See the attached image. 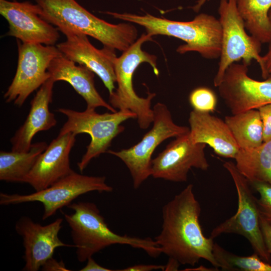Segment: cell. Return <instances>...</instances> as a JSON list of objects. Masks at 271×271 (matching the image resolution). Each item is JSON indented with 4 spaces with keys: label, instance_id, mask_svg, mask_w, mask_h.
<instances>
[{
    "label": "cell",
    "instance_id": "obj_3",
    "mask_svg": "<svg viewBox=\"0 0 271 271\" xmlns=\"http://www.w3.org/2000/svg\"><path fill=\"white\" fill-rule=\"evenodd\" d=\"M73 213H63L71 229V235L76 248L77 259L80 262L114 244L128 245L141 249L148 255L156 257L162 252L154 240L120 235L113 232L108 226L97 206L89 202H79L68 206Z\"/></svg>",
    "mask_w": 271,
    "mask_h": 271
},
{
    "label": "cell",
    "instance_id": "obj_13",
    "mask_svg": "<svg viewBox=\"0 0 271 271\" xmlns=\"http://www.w3.org/2000/svg\"><path fill=\"white\" fill-rule=\"evenodd\" d=\"M152 160L151 176L174 182L187 180L190 170H207L209 164L205 153L206 145L194 143L190 132L177 137Z\"/></svg>",
    "mask_w": 271,
    "mask_h": 271
},
{
    "label": "cell",
    "instance_id": "obj_24",
    "mask_svg": "<svg viewBox=\"0 0 271 271\" xmlns=\"http://www.w3.org/2000/svg\"><path fill=\"white\" fill-rule=\"evenodd\" d=\"M236 4L246 30L261 44L268 43L271 39V0H236Z\"/></svg>",
    "mask_w": 271,
    "mask_h": 271
},
{
    "label": "cell",
    "instance_id": "obj_21",
    "mask_svg": "<svg viewBox=\"0 0 271 271\" xmlns=\"http://www.w3.org/2000/svg\"><path fill=\"white\" fill-rule=\"evenodd\" d=\"M234 159L237 169L249 182L271 184V140L254 148L239 149Z\"/></svg>",
    "mask_w": 271,
    "mask_h": 271
},
{
    "label": "cell",
    "instance_id": "obj_31",
    "mask_svg": "<svg viewBox=\"0 0 271 271\" xmlns=\"http://www.w3.org/2000/svg\"><path fill=\"white\" fill-rule=\"evenodd\" d=\"M165 265L136 264L128 266L120 270L122 271H151L153 270H164Z\"/></svg>",
    "mask_w": 271,
    "mask_h": 271
},
{
    "label": "cell",
    "instance_id": "obj_28",
    "mask_svg": "<svg viewBox=\"0 0 271 271\" xmlns=\"http://www.w3.org/2000/svg\"><path fill=\"white\" fill-rule=\"evenodd\" d=\"M262 121L263 142L271 140V103L258 109Z\"/></svg>",
    "mask_w": 271,
    "mask_h": 271
},
{
    "label": "cell",
    "instance_id": "obj_12",
    "mask_svg": "<svg viewBox=\"0 0 271 271\" xmlns=\"http://www.w3.org/2000/svg\"><path fill=\"white\" fill-rule=\"evenodd\" d=\"M248 66L233 63L217 87L220 96L232 114L271 103V75L263 81L248 75Z\"/></svg>",
    "mask_w": 271,
    "mask_h": 271
},
{
    "label": "cell",
    "instance_id": "obj_1",
    "mask_svg": "<svg viewBox=\"0 0 271 271\" xmlns=\"http://www.w3.org/2000/svg\"><path fill=\"white\" fill-rule=\"evenodd\" d=\"M201 211L193 185L189 184L163 206L162 229L154 240L162 253L180 265H194L204 259L218 268L213 239L204 235L200 223Z\"/></svg>",
    "mask_w": 271,
    "mask_h": 271
},
{
    "label": "cell",
    "instance_id": "obj_30",
    "mask_svg": "<svg viewBox=\"0 0 271 271\" xmlns=\"http://www.w3.org/2000/svg\"><path fill=\"white\" fill-rule=\"evenodd\" d=\"M41 268L42 270L47 271L69 270L66 267L62 260L58 261L53 257L48 260Z\"/></svg>",
    "mask_w": 271,
    "mask_h": 271
},
{
    "label": "cell",
    "instance_id": "obj_14",
    "mask_svg": "<svg viewBox=\"0 0 271 271\" xmlns=\"http://www.w3.org/2000/svg\"><path fill=\"white\" fill-rule=\"evenodd\" d=\"M38 4L29 2L0 0V13L7 21V36H13L23 43L54 45L60 38L57 28L39 15Z\"/></svg>",
    "mask_w": 271,
    "mask_h": 271
},
{
    "label": "cell",
    "instance_id": "obj_8",
    "mask_svg": "<svg viewBox=\"0 0 271 271\" xmlns=\"http://www.w3.org/2000/svg\"><path fill=\"white\" fill-rule=\"evenodd\" d=\"M152 128L137 144L119 151L108 150L107 153L120 159L131 176L133 188L138 189L152 173V156L157 147L170 138L186 134L190 128L176 124L167 106L158 102L153 108Z\"/></svg>",
    "mask_w": 271,
    "mask_h": 271
},
{
    "label": "cell",
    "instance_id": "obj_4",
    "mask_svg": "<svg viewBox=\"0 0 271 271\" xmlns=\"http://www.w3.org/2000/svg\"><path fill=\"white\" fill-rule=\"evenodd\" d=\"M106 14L115 19L136 23L144 27L152 36L166 35L179 39L185 44L180 45L179 54L197 52L207 59L219 58L221 53L222 28L219 19L202 13L187 22L173 21L146 14L144 16L110 12Z\"/></svg>",
    "mask_w": 271,
    "mask_h": 271
},
{
    "label": "cell",
    "instance_id": "obj_34",
    "mask_svg": "<svg viewBox=\"0 0 271 271\" xmlns=\"http://www.w3.org/2000/svg\"><path fill=\"white\" fill-rule=\"evenodd\" d=\"M180 265L177 261L169 259L168 263L165 265V270H177Z\"/></svg>",
    "mask_w": 271,
    "mask_h": 271
},
{
    "label": "cell",
    "instance_id": "obj_16",
    "mask_svg": "<svg viewBox=\"0 0 271 271\" xmlns=\"http://www.w3.org/2000/svg\"><path fill=\"white\" fill-rule=\"evenodd\" d=\"M66 40L57 45L61 53L68 59L83 65L101 80L109 94L116 89L115 49L104 46L98 49L89 42L87 36L76 33L65 35Z\"/></svg>",
    "mask_w": 271,
    "mask_h": 271
},
{
    "label": "cell",
    "instance_id": "obj_17",
    "mask_svg": "<svg viewBox=\"0 0 271 271\" xmlns=\"http://www.w3.org/2000/svg\"><path fill=\"white\" fill-rule=\"evenodd\" d=\"M76 136L72 132L58 134L40 155L23 183L29 184L38 191L73 171L70 167L69 157Z\"/></svg>",
    "mask_w": 271,
    "mask_h": 271
},
{
    "label": "cell",
    "instance_id": "obj_33",
    "mask_svg": "<svg viewBox=\"0 0 271 271\" xmlns=\"http://www.w3.org/2000/svg\"><path fill=\"white\" fill-rule=\"evenodd\" d=\"M268 49L266 54L263 56L264 66L267 74L271 75V39L268 43Z\"/></svg>",
    "mask_w": 271,
    "mask_h": 271
},
{
    "label": "cell",
    "instance_id": "obj_29",
    "mask_svg": "<svg viewBox=\"0 0 271 271\" xmlns=\"http://www.w3.org/2000/svg\"><path fill=\"white\" fill-rule=\"evenodd\" d=\"M260 226L263 240L269 253L271 254V225L259 216Z\"/></svg>",
    "mask_w": 271,
    "mask_h": 271
},
{
    "label": "cell",
    "instance_id": "obj_10",
    "mask_svg": "<svg viewBox=\"0 0 271 271\" xmlns=\"http://www.w3.org/2000/svg\"><path fill=\"white\" fill-rule=\"evenodd\" d=\"M104 176H92L72 171L48 187L34 193L20 195L0 193L1 205H16L26 202H39L43 205V220L79 196L93 191L111 192L113 188L106 183Z\"/></svg>",
    "mask_w": 271,
    "mask_h": 271
},
{
    "label": "cell",
    "instance_id": "obj_7",
    "mask_svg": "<svg viewBox=\"0 0 271 271\" xmlns=\"http://www.w3.org/2000/svg\"><path fill=\"white\" fill-rule=\"evenodd\" d=\"M58 111L65 115L67 120L61 128L59 134L67 132L77 134L88 133L91 141L86 151L77 166L83 172L94 158L107 152L112 140L123 131L124 127L121 124L137 116L129 110H119L116 112L97 113L95 109L78 111L61 108Z\"/></svg>",
    "mask_w": 271,
    "mask_h": 271
},
{
    "label": "cell",
    "instance_id": "obj_6",
    "mask_svg": "<svg viewBox=\"0 0 271 271\" xmlns=\"http://www.w3.org/2000/svg\"><path fill=\"white\" fill-rule=\"evenodd\" d=\"M218 19L222 28L221 53L214 85L217 87L222 81L227 68L232 63L242 60L248 66L254 60L260 66L262 77L267 74L263 56L260 53L261 43L246 31L244 21L237 7L236 0H220Z\"/></svg>",
    "mask_w": 271,
    "mask_h": 271
},
{
    "label": "cell",
    "instance_id": "obj_9",
    "mask_svg": "<svg viewBox=\"0 0 271 271\" xmlns=\"http://www.w3.org/2000/svg\"><path fill=\"white\" fill-rule=\"evenodd\" d=\"M223 166L234 183L238 208L235 215L212 230L210 237L214 239L224 233L242 235L248 240L254 253L264 261L271 263V255L267 251L260 229L257 198L252 192L249 182L234 163L226 162Z\"/></svg>",
    "mask_w": 271,
    "mask_h": 271
},
{
    "label": "cell",
    "instance_id": "obj_27",
    "mask_svg": "<svg viewBox=\"0 0 271 271\" xmlns=\"http://www.w3.org/2000/svg\"><path fill=\"white\" fill-rule=\"evenodd\" d=\"M249 184L259 195L256 200L259 216L271 225V184L260 181L251 182Z\"/></svg>",
    "mask_w": 271,
    "mask_h": 271
},
{
    "label": "cell",
    "instance_id": "obj_22",
    "mask_svg": "<svg viewBox=\"0 0 271 271\" xmlns=\"http://www.w3.org/2000/svg\"><path fill=\"white\" fill-rule=\"evenodd\" d=\"M48 146L45 142L32 144L27 152H0V180L23 182L40 155Z\"/></svg>",
    "mask_w": 271,
    "mask_h": 271
},
{
    "label": "cell",
    "instance_id": "obj_11",
    "mask_svg": "<svg viewBox=\"0 0 271 271\" xmlns=\"http://www.w3.org/2000/svg\"><path fill=\"white\" fill-rule=\"evenodd\" d=\"M18 61L16 74L4 94L6 102L21 106L28 96L40 88L50 75L51 61L62 53L54 45L44 46L17 41Z\"/></svg>",
    "mask_w": 271,
    "mask_h": 271
},
{
    "label": "cell",
    "instance_id": "obj_23",
    "mask_svg": "<svg viewBox=\"0 0 271 271\" xmlns=\"http://www.w3.org/2000/svg\"><path fill=\"white\" fill-rule=\"evenodd\" d=\"M224 121L239 149L254 148L263 142V124L258 109L226 116Z\"/></svg>",
    "mask_w": 271,
    "mask_h": 271
},
{
    "label": "cell",
    "instance_id": "obj_5",
    "mask_svg": "<svg viewBox=\"0 0 271 271\" xmlns=\"http://www.w3.org/2000/svg\"><path fill=\"white\" fill-rule=\"evenodd\" d=\"M152 36L143 34L127 49L117 57L115 63V73L117 87L109 94V103L115 109L129 110L136 113L140 128L145 129L154 119L151 102L155 93L148 92L146 97H141L136 93L132 85V77L137 67L142 63H148L155 74L158 76L157 57L142 50V45L152 40Z\"/></svg>",
    "mask_w": 271,
    "mask_h": 271
},
{
    "label": "cell",
    "instance_id": "obj_15",
    "mask_svg": "<svg viewBox=\"0 0 271 271\" xmlns=\"http://www.w3.org/2000/svg\"><path fill=\"white\" fill-rule=\"evenodd\" d=\"M62 222L61 218L45 225L34 222L28 216H23L18 220L15 229L23 239L25 249L23 270H39L53 257L57 247H75L74 244H66L60 239L58 234L62 227Z\"/></svg>",
    "mask_w": 271,
    "mask_h": 271
},
{
    "label": "cell",
    "instance_id": "obj_36",
    "mask_svg": "<svg viewBox=\"0 0 271 271\" xmlns=\"http://www.w3.org/2000/svg\"><path fill=\"white\" fill-rule=\"evenodd\" d=\"M268 18H269V21H270V22L271 23V9L269 10V12L268 13Z\"/></svg>",
    "mask_w": 271,
    "mask_h": 271
},
{
    "label": "cell",
    "instance_id": "obj_35",
    "mask_svg": "<svg viewBox=\"0 0 271 271\" xmlns=\"http://www.w3.org/2000/svg\"><path fill=\"white\" fill-rule=\"evenodd\" d=\"M209 0H198L196 5H195L192 9L193 10L196 12H198L203 6V4L206 2L209 1Z\"/></svg>",
    "mask_w": 271,
    "mask_h": 271
},
{
    "label": "cell",
    "instance_id": "obj_25",
    "mask_svg": "<svg viewBox=\"0 0 271 271\" xmlns=\"http://www.w3.org/2000/svg\"><path fill=\"white\" fill-rule=\"evenodd\" d=\"M213 253L218 267L222 270L271 271V263L263 260L256 253L239 256L214 243Z\"/></svg>",
    "mask_w": 271,
    "mask_h": 271
},
{
    "label": "cell",
    "instance_id": "obj_20",
    "mask_svg": "<svg viewBox=\"0 0 271 271\" xmlns=\"http://www.w3.org/2000/svg\"><path fill=\"white\" fill-rule=\"evenodd\" d=\"M48 72L55 82L64 81L70 84L84 99L86 108L95 109L103 107L110 112L117 111L98 92L94 85V73L86 67L76 65L74 62L61 54L51 61Z\"/></svg>",
    "mask_w": 271,
    "mask_h": 271
},
{
    "label": "cell",
    "instance_id": "obj_26",
    "mask_svg": "<svg viewBox=\"0 0 271 271\" xmlns=\"http://www.w3.org/2000/svg\"><path fill=\"white\" fill-rule=\"evenodd\" d=\"M189 101L194 110L210 113L215 110L217 99L213 90L202 86L197 87L191 92Z\"/></svg>",
    "mask_w": 271,
    "mask_h": 271
},
{
    "label": "cell",
    "instance_id": "obj_19",
    "mask_svg": "<svg viewBox=\"0 0 271 271\" xmlns=\"http://www.w3.org/2000/svg\"><path fill=\"white\" fill-rule=\"evenodd\" d=\"M188 121L190 136L194 143L209 145L219 156L235 158L239 148L225 121L209 112L194 109Z\"/></svg>",
    "mask_w": 271,
    "mask_h": 271
},
{
    "label": "cell",
    "instance_id": "obj_32",
    "mask_svg": "<svg viewBox=\"0 0 271 271\" xmlns=\"http://www.w3.org/2000/svg\"><path fill=\"white\" fill-rule=\"evenodd\" d=\"M86 265L82 268L80 271H111L110 269L104 267L98 264L90 257L87 259Z\"/></svg>",
    "mask_w": 271,
    "mask_h": 271
},
{
    "label": "cell",
    "instance_id": "obj_18",
    "mask_svg": "<svg viewBox=\"0 0 271 271\" xmlns=\"http://www.w3.org/2000/svg\"><path fill=\"white\" fill-rule=\"evenodd\" d=\"M55 82L50 78L37 91L31 102L30 111L25 122L11 139L12 151H28L37 133L47 130L56 125L55 115L49 108L52 100Z\"/></svg>",
    "mask_w": 271,
    "mask_h": 271
},
{
    "label": "cell",
    "instance_id": "obj_2",
    "mask_svg": "<svg viewBox=\"0 0 271 271\" xmlns=\"http://www.w3.org/2000/svg\"><path fill=\"white\" fill-rule=\"evenodd\" d=\"M40 16L66 35L90 36L103 46L120 51L127 49L138 37L137 28L127 23L112 24L92 15L75 0H36Z\"/></svg>",
    "mask_w": 271,
    "mask_h": 271
}]
</instances>
